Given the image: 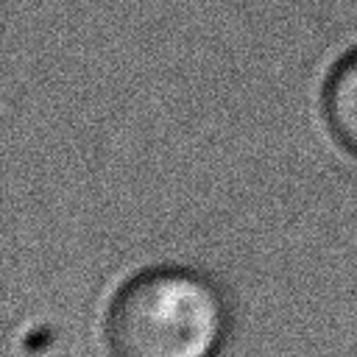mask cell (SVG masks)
Masks as SVG:
<instances>
[{
	"label": "cell",
	"instance_id": "1",
	"mask_svg": "<svg viewBox=\"0 0 357 357\" xmlns=\"http://www.w3.org/2000/svg\"><path fill=\"white\" fill-rule=\"evenodd\" d=\"M226 307L209 279L184 268H151L112 298L106 343L112 357H215Z\"/></svg>",
	"mask_w": 357,
	"mask_h": 357
},
{
	"label": "cell",
	"instance_id": "2",
	"mask_svg": "<svg viewBox=\"0 0 357 357\" xmlns=\"http://www.w3.org/2000/svg\"><path fill=\"white\" fill-rule=\"evenodd\" d=\"M324 114L337 142L357 156V50L332 70L324 89Z\"/></svg>",
	"mask_w": 357,
	"mask_h": 357
}]
</instances>
